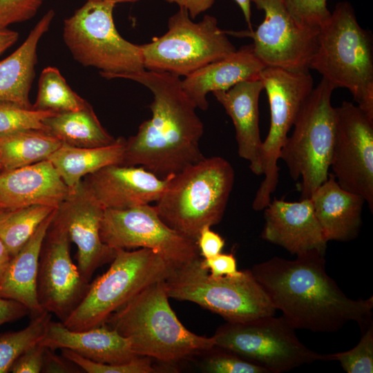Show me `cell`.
Masks as SVG:
<instances>
[{"label":"cell","mask_w":373,"mask_h":373,"mask_svg":"<svg viewBox=\"0 0 373 373\" xmlns=\"http://www.w3.org/2000/svg\"><path fill=\"white\" fill-rule=\"evenodd\" d=\"M251 271L275 309L295 329L333 333L355 321L363 332L373 324V297H347L327 274L321 252L307 251L294 260L273 257Z\"/></svg>","instance_id":"6da1fadb"},{"label":"cell","mask_w":373,"mask_h":373,"mask_svg":"<svg viewBox=\"0 0 373 373\" xmlns=\"http://www.w3.org/2000/svg\"><path fill=\"white\" fill-rule=\"evenodd\" d=\"M123 78L144 86L153 95L151 117L126 140L123 165H140L164 178L202 160L203 124L180 77L144 70Z\"/></svg>","instance_id":"7a4b0ae2"},{"label":"cell","mask_w":373,"mask_h":373,"mask_svg":"<svg viewBox=\"0 0 373 373\" xmlns=\"http://www.w3.org/2000/svg\"><path fill=\"white\" fill-rule=\"evenodd\" d=\"M165 280L144 288L104 325L128 338L137 356L173 363L216 346L213 336L197 335L180 321L169 302Z\"/></svg>","instance_id":"3957f363"},{"label":"cell","mask_w":373,"mask_h":373,"mask_svg":"<svg viewBox=\"0 0 373 373\" xmlns=\"http://www.w3.org/2000/svg\"><path fill=\"white\" fill-rule=\"evenodd\" d=\"M371 33L358 24L347 1L336 3L320 28L309 69L334 88L350 90L357 106L373 119V48Z\"/></svg>","instance_id":"277c9868"},{"label":"cell","mask_w":373,"mask_h":373,"mask_svg":"<svg viewBox=\"0 0 373 373\" xmlns=\"http://www.w3.org/2000/svg\"><path fill=\"white\" fill-rule=\"evenodd\" d=\"M233 182L229 161L204 157L171 175L155 207L168 226L196 240L204 227L221 221Z\"/></svg>","instance_id":"5b68a950"},{"label":"cell","mask_w":373,"mask_h":373,"mask_svg":"<svg viewBox=\"0 0 373 373\" xmlns=\"http://www.w3.org/2000/svg\"><path fill=\"white\" fill-rule=\"evenodd\" d=\"M173 269L156 252L118 249L108 269L90 283L82 302L62 323L73 331L103 325L146 287L166 280Z\"/></svg>","instance_id":"8992f818"},{"label":"cell","mask_w":373,"mask_h":373,"mask_svg":"<svg viewBox=\"0 0 373 373\" xmlns=\"http://www.w3.org/2000/svg\"><path fill=\"white\" fill-rule=\"evenodd\" d=\"M334 90L323 78L313 88L280 152L279 160L285 163L291 178L300 179V199L309 198L329 175L336 128V111L331 102Z\"/></svg>","instance_id":"52a82bcc"},{"label":"cell","mask_w":373,"mask_h":373,"mask_svg":"<svg viewBox=\"0 0 373 373\" xmlns=\"http://www.w3.org/2000/svg\"><path fill=\"white\" fill-rule=\"evenodd\" d=\"M200 260L174 269L165 280L169 298L196 303L229 323L275 315L276 309L251 269L214 278L202 267Z\"/></svg>","instance_id":"ba28073f"},{"label":"cell","mask_w":373,"mask_h":373,"mask_svg":"<svg viewBox=\"0 0 373 373\" xmlns=\"http://www.w3.org/2000/svg\"><path fill=\"white\" fill-rule=\"evenodd\" d=\"M115 4L86 1L64 21L63 37L75 59L106 79L145 70L141 46L124 39L113 17Z\"/></svg>","instance_id":"9c48e42d"},{"label":"cell","mask_w":373,"mask_h":373,"mask_svg":"<svg viewBox=\"0 0 373 373\" xmlns=\"http://www.w3.org/2000/svg\"><path fill=\"white\" fill-rule=\"evenodd\" d=\"M180 7L168 21L167 32L141 45L145 70L187 76L236 50L216 17L206 15L195 23Z\"/></svg>","instance_id":"30bf717a"},{"label":"cell","mask_w":373,"mask_h":373,"mask_svg":"<svg viewBox=\"0 0 373 373\" xmlns=\"http://www.w3.org/2000/svg\"><path fill=\"white\" fill-rule=\"evenodd\" d=\"M216 346L231 351L263 367L268 373L290 371L315 361H329L306 347L282 316H262L242 323H229L218 328Z\"/></svg>","instance_id":"8fae6325"},{"label":"cell","mask_w":373,"mask_h":373,"mask_svg":"<svg viewBox=\"0 0 373 373\" xmlns=\"http://www.w3.org/2000/svg\"><path fill=\"white\" fill-rule=\"evenodd\" d=\"M259 78L268 97L270 125L262 145L260 163L264 179L252 203L255 211L263 210L271 201V195L278 183L280 150L303 102L314 88L309 71L294 72L265 67L260 73Z\"/></svg>","instance_id":"7c38bea8"},{"label":"cell","mask_w":373,"mask_h":373,"mask_svg":"<svg viewBox=\"0 0 373 373\" xmlns=\"http://www.w3.org/2000/svg\"><path fill=\"white\" fill-rule=\"evenodd\" d=\"M100 236L103 242L114 249L153 250L173 270L200 258L195 240L168 226L149 204L104 209Z\"/></svg>","instance_id":"4fadbf2b"},{"label":"cell","mask_w":373,"mask_h":373,"mask_svg":"<svg viewBox=\"0 0 373 373\" xmlns=\"http://www.w3.org/2000/svg\"><path fill=\"white\" fill-rule=\"evenodd\" d=\"M265 18L256 30L225 31L227 35L249 37L256 57L266 67L294 72L309 71L316 50L319 30L300 26L283 0H251Z\"/></svg>","instance_id":"5bb4252c"},{"label":"cell","mask_w":373,"mask_h":373,"mask_svg":"<svg viewBox=\"0 0 373 373\" xmlns=\"http://www.w3.org/2000/svg\"><path fill=\"white\" fill-rule=\"evenodd\" d=\"M335 111V136L329 168L338 184L361 196L372 213L373 119L357 105L347 101Z\"/></svg>","instance_id":"9a60e30c"},{"label":"cell","mask_w":373,"mask_h":373,"mask_svg":"<svg viewBox=\"0 0 373 373\" xmlns=\"http://www.w3.org/2000/svg\"><path fill=\"white\" fill-rule=\"evenodd\" d=\"M70 242L67 231L54 217L40 252L37 292L41 308L62 323L82 302L90 286L73 262Z\"/></svg>","instance_id":"2e32d148"},{"label":"cell","mask_w":373,"mask_h":373,"mask_svg":"<svg viewBox=\"0 0 373 373\" xmlns=\"http://www.w3.org/2000/svg\"><path fill=\"white\" fill-rule=\"evenodd\" d=\"M104 212V209L82 180L75 188L70 189L55 215V220L77 245V266L89 282L95 270L111 262L115 255L116 249L106 245L101 238Z\"/></svg>","instance_id":"e0dca14e"},{"label":"cell","mask_w":373,"mask_h":373,"mask_svg":"<svg viewBox=\"0 0 373 373\" xmlns=\"http://www.w3.org/2000/svg\"><path fill=\"white\" fill-rule=\"evenodd\" d=\"M171 175L161 178L142 166L113 164L83 180L104 209H126L157 201Z\"/></svg>","instance_id":"ac0fdd59"},{"label":"cell","mask_w":373,"mask_h":373,"mask_svg":"<svg viewBox=\"0 0 373 373\" xmlns=\"http://www.w3.org/2000/svg\"><path fill=\"white\" fill-rule=\"evenodd\" d=\"M262 238L291 254L317 251L325 254L327 243L310 198L288 202L274 198L264 209Z\"/></svg>","instance_id":"d6986e66"},{"label":"cell","mask_w":373,"mask_h":373,"mask_svg":"<svg viewBox=\"0 0 373 373\" xmlns=\"http://www.w3.org/2000/svg\"><path fill=\"white\" fill-rule=\"evenodd\" d=\"M69 191L48 160L0 172V209L4 211L32 205L57 209Z\"/></svg>","instance_id":"ffe728a7"},{"label":"cell","mask_w":373,"mask_h":373,"mask_svg":"<svg viewBox=\"0 0 373 373\" xmlns=\"http://www.w3.org/2000/svg\"><path fill=\"white\" fill-rule=\"evenodd\" d=\"M263 89L258 77L238 83L227 90L212 93L232 119L239 156L249 162L251 171L257 175H262L258 101Z\"/></svg>","instance_id":"44dd1931"},{"label":"cell","mask_w":373,"mask_h":373,"mask_svg":"<svg viewBox=\"0 0 373 373\" xmlns=\"http://www.w3.org/2000/svg\"><path fill=\"white\" fill-rule=\"evenodd\" d=\"M40 343L54 351L68 349L89 360L107 364L124 363L137 356L129 340L106 325L73 331L61 321H50Z\"/></svg>","instance_id":"7402d4cb"},{"label":"cell","mask_w":373,"mask_h":373,"mask_svg":"<svg viewBox=\"0 0 373 373\" xmlns=\"http://www.w3.org/2000/svg\"><path fill=\"white\" fill-rule=\"evenodd\" d=\"M265 67L251 44L186 76L182 86L196 107L205 111L209 107V93L227 90L238 83L258 78Z\"/></svg>","instance_id":"603a6c76"},{"label":"cell","mask_w":373,"mask_h":373,"mask_svg":"<svg viewBox=\"0 0 373 373\" xmlns=\"http://www.w3.org/2000/svg\"><path fill=\"white\" fill-rule=\"evenodd\" d=\"M327 242H346L356 238L362 224L365 200L343 189L333 173L309 198Z\"/></svg>","instance_id":"cb8c5ba5"},{"label":"cell","mask_w":373,"mask_h":373,"mask_svg":"<svg viewBox=\"0 0 373 373\" xmlns=\"http://www.w3.org/2000/svg\"><path fill=\"white\" fill-rule=\"evenodd\" d=\"M56 209L40 224L29 240L12 257L0 278V296L24 305L31 318L45 312L37 298L39 261L42 244Z\"/></svg>","instance_id":"d4e9b609"},{"label":"cell","mask_w":373,"mask_h":373,"mask_svg":"<svg viewBox=\"0 0 373 373\" xmlns=\"http://www.w3.org/2000/svg\"><path fill=\"white\" fill-rule=\"evenodd\" d=\"M54 17L53 10L46 12L21 45L0 61V102L32 107L29 101V93L37 62V46L48 30Z\"/></svg>","instance_id":"484cf974"},{"label":"cell","mask_w":373,"mask_h":373,"mask_svg":"<svg viewBox=\"0 0 373 373\" xmlns=\"http://www.w3.org/2000/svg\"><path fill=\"white\" fill-rule=\"evenodd\" d=\"M126 140L120 137L108 145L77 147L64 143L48 158L70 189L75 188L86 176L113 164H122Z\"/></svg>","instance_id":"4316f807"},{"label":"cell","mask_w":373,"mask_h":373,"mask_svg":"<svg viewBox=\"0 0 373 373\" xmlns=\"http://www.w3.org/2000/svg\"><path fill=\"white\" fill-rule=\"evenodd\" d=\"M44 123L47 132L73 146L98 147L115 140L102 126L89 104L79 111L57 113Z\"/></svg>","instance_id":"83f0119b"},{"label":"cell","mask_w":373,"mask_h":373,"mask_svg":"<svg viewBox=\"0 0 373 373\" xmlns=\"http://www.w3.org/2000/svg\"><path fill=\"white\" fill-rule=\"evenodd\" d=\"M61 144L54 135L42 130H26L0 134L1 171L11 170L48 160Z\"/></svg>","instance_id":"f1b7e54d"},{"label":"cell","mask_w":373,"mask_h":373,"mask_svg":"<svg viewBox=\"0 0 373 373\" xmlns=\"http://www.w3.org/2000/svg\"><path fill=\"white\" fill-rule=\"evenodd\" d=\"M55 209L48 206L32 205L3 211L0 215V238L12 256L25 245Z\"/></svg>","instance_id":"f546056e"},{"label":"cell","mask_w":373,"mask_h":373,"mask_svg":"<svg viewBox=\"0 0 373 373\" xmlns=\"http://www.w3.org/2000/svg\"><path fill=\"white\" fill-rule=\"evenodd\" d=\"M38 86L33 108L60 113L79 111L88 104L72 90L57 68H45L40 75Z\"/></svg>","instance_id":"4dcf8cb0"},{"label":"cell","mask_w":373,"mask_h":373,"mask_svg":"<svg viewBox=\"0 0 373 373\" xmlns=\"http://www.w3.org/2000/svg\"><path fill=\"white\" fill-rule=\"evenodd\" d=\"M52 314L46 311L31 318L23 329L0 335V373L10 372L17 358L44 338Z\"/></svg>","instance_id":"1f68e13d"},{"label":"cell","mask_w":373,"mask_h":373,"mask_svg":"<svg viewBox=\"0 0 373 373\" xmlns=\"http://www.w3.org/2000/svg\"><path fill=\"white\" fill-rule=\"evenodd\" d=\"M57 113L0 102V134L26 130L47 131L44 121Z\"/></svg>","instance_id":"d6a6232c"},{"label":"cell","mask_w":373,"mask_h":373,"mask_svg":"<svg viewBox=\"0 0 373 373\" xmlns=\"http://www.w3.org/2000/svg\"><path fill=\"white\" fill-rule=\"evenodd\" d=\"M358 344L342 352L328 354L329 361H338L347 373L373 372V324L361 332Z\"/></svg>","instance_id":"836d02e7"},{"label":"cell","mask_w":373,"mask_h":373,"mask_svg":"<svg viewBox=\"0 0 373 373\" xmlns=\"http://www.w3.org/2000/svg\"><path fill=\"white\" fill-rule=\"evenodd\" d=\"M61 354L66 359L88 373H153L157 372L150 358L147 356H137L124 363L107 364L89 360L68 349H62Z\"/></svg>","instance_id":"e575fe53"},{"label":"cell","mask_w":373,"mask_h":373,"mask_svg":"<svg viewBox=\"0 0 373 373\" xmlns=\"http://www.w3.org/2000/svg\"><path fill=\"white\" fill-rule=\"evenodd\" d=\"M203 369L210 373H268L263 367L227 349L215 346L208 351Z\"/></svg>","instance_id":"d590c367"},{"label":"cell","mask_w":373,"mask_h":373,"mask_svg":"<svg viewBox=\"0 0 373 373\" xmlns=\"http://www.w3.org/2000/svg\"><path fill=\"white\" fill-rule=\"evenodd\" d=\"M293 19L300 26L319 30L329 19L327 0H283Z\"/></svg>","instance_id":"8d00e7d4"},{"label":"cell","mask_w":373,"mask_h":373,"mask_svg":"<svg viewBox=\"0 0 373 373\" xmlns=\"http://www.w3.org/2000/svg\"><path fill=\"white\" fill-rule=\"evenodd\" d=\"M44 0H0V30L27 21L37 12Z\"/></svg>","instance_id":"74e56055"},{"label":"cell","mask_w":373,"mask_h":373,"mask_svg":"<svg viewBox=\"0 0 373 373\" xmlns=\"http://www.w3.org/2000/svg\"><path fill=\"white\" fill-rule=\"evenodd\" d=\"M45 347L36 344L22 353L12 364L10 372L14 373L41 372Z\"/></svg>","instance_id":"f35d334b"},{"label":"cell","mask_w":373,"mask_h":373,"mask_svg":"<svg viewBox=\"0 0 373 373\" xmlns=\"http://www.w3.org/2000/svg\"><path fill=\"white\" fill-rule=\"evenodd\" d=\"M200 265L214 278L233 276L240 273L237 269L236 259L233 254L220 253L209 258H202Z\"/></svg>","instance_id":"ab89813d"},{"label":"cell","mask_w":373,"mask_h":373,"mask_svg":"<svg viewBox=\"0 0 373 373\" xmlns=\"http://www.w3.org/2000/svg\"><path fill=\"white\" fill-rule=\"evenodd\" d=\"M195 242L202 258H209L220 254L225 243L222 237L212 231L209 226H205L200 230Z\"/></svg>","instance_id":"60d3db41"},{"label":"cell","mask_w":373,"mask_h":373,"mask_svg":"<svg viewBox=\"0 0 373 373\" xmlns=\"http://www.w3.org/2000/svg\"><path fill=\"white\" fill-rule=\"evenodd\" d=\"M81 369L75 363L63 356H59L52 350L45 347L44 363L41 372L47 373H74L80 372Z\"/></svg>","instance_id":"b9f144b4"},{"label":"cell","mask_w":373,"mask_h":373,"mask_svg":"<svg viewBox=\"0 0 373 373\" xmlns=\"http://www.w3.org/2000/svg\"><path fill=\"white\" fill-rule=\"evenodd\" d=\"M29 314L28 309L22 304L0 296V325Z\"/></svg>","instance_id":"7bdbcfd3"},{"label":"cell","mask_w":373,"mask_h":373,"mask_svg":"<svg viewBox=\"0 0 373 373\" xmlns=\"http://www.w3.org/2000/svg\"><path fill=\"white\" fill-rule=\"evenodd\" d=\"M168 3H175L180 7L186 9L189 16L195 19L201 12L209 9L215 0H164Z\"/></svg>","instance_id":"ee69618b"},{"label":"cell","mask_w":373,"mask_h":373,"mask_svg":"<svg viewBox=\"0 0 373 373\" xmlns=\"http://www.w3.org/2000/svg\"><path fill=\"white\" fill-rule=\"evenodd\" d=\"M19 38L17 32L3 29L0 30V55L13 45Z\"/></svg>","instance_id":"f6af8a7d"},{"label":"cell","mask_w":373,"mask_h":373,"mask_svg":"<svg viewBox=\"0 0 373 373\" xmlns=\"http://www.w3.org/2000/svg\"><path fill=\"white\" fill-rule=\"evenodd\" d=\"M12 257L6 246L0 238V278L4 274Z\"/></svg>","instance_id":"bcb514c9"},{"label":"cell","mask_w":373,"mask_h":373,"mask_svg":"<svg viewBox=\"0 0 373 373\" xmlns=\"http://www.w3.org/2000/svg\"><path fill=\"white\" fill-rule=\"evenodd\" d=\"M240 6L246 22L248 24L249 30H252L251 23V0H234Z\"/></svg>","instance_id":"7dc6e473"},{"label":"cell","mask_w":373,"mask_h":373,"mask_svg":"<svg viewBox=\"0 0 373 373\" xmlns=\"http://www.w3.org/2000/svg\"><path fill=\"white\" fill-rule=\"evenodd\" d=\"M86 1H104V2H110L114 4H116L117 3H124V2H135L139 0H86Z\"/></svg>","instance_id":"c3c4849f"},{"label":"cell","mask_w":373,"mask_h":373,"mask_svg":"<svg viewBox=\"0 0 373 373\" xmlns=\"http://www.w3.org/2000/svg\"><path fill=\"white\" fill-rule=\"evenodd\" d=\"M4 210L0 209V215L3 213Z\"/></svg>","instance_id":"681fc988"},{"label":"cell","mask_w":373,"mask_h":373,"mask_svg":"<svg viewBox=\"0 0 373 373\" xmlns=\"http://www.w3.org/2000/svg\"><path fill=\"white\" fill-rule=\"evenodd\" d=\"M2 170V166H1V162H0V171Z\"/></svg>","instance_id":"f907efd6"}]
</instances>
